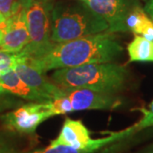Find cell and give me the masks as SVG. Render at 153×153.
I'll return each instance as SVG.
<instances>
[{
  "label": "cell",
  "mask_w": 153,
  "mask_h": 153,
  "mask_svg": "<svg viewBox=\"0 0 153 153\" xmlns=\"http://www.w3.org/2000/svg\"><path fill=\"white\" fill-rule=\"evenodd\" d=\"M145 153H153V145L151 146V147L148 148L147 151H146Z\"/></svg>",
  "instance_id": "cell-21"
},
{
  "label": "cell",
  "mask_w": 153,
  "mask_h": 153,
  "mask_svg": "<svg viewBox=\"0 0 153 153\" xmlns=\"http://www.w3.org/2000/svg\"><path fill=\"white\" fill-rule=\"evenodd\" d=\"M24 0H0V14L4 19L12 16L21 7Z\"/></svg>",
  "instance_id": "cell-16"
},
{
  "label": "cell",
  "mask_w": 153,
  "mask_h": 153,
  "mask_svg": "<svg viewBox=\"0 0 153 153\" xmlns=\"http://www.w3.org/2000/svg\"><path fill=\"white\" fill-rule=\"evenodd\" d=\"M14 70L29 87L38 92L47 101L58 98L64 93V88L46 78L44 73L31 66L23 55L22 60L14 67Z\"/></svg>",
  "instance_id": "cell-9"
},
{
  "label": "cell",
  "mask_w": 153,
  "mask_h": 153,
  "mask_svg": "<svg viewBox=\"0 0 153 153\" xmlns=\"http://www.w3.org/2000/svg\"><path fill=\"white\" fill-rule=\"evenodd\" d=\"M124 140H122L110 144L107 146H105L100 151H99L98 153H119L123 147L124 146Z\"/></svg>",
  "instance_id": "cell-19"
},
{
  "label": "cell",
  "mask_w": 153,
  "mask_h": 153,
  "mask_svg": "<svg viewBox=\"0 0 153 153\" xmlns=\"http://www.w3.org/2000/svg\"><path fill=\"white\" fill-rule=\"evenodd\" d=\"M126 27L128 32L153 42V22L140 4H137L128 15Z\"/></svg>",
  "instance_id": "cell-11"
},
{
  "label": "cell",
  "mask_w": 153,
  "mask_h": 153,
  "mask_svg": "<svg viewBox=\"0 0 153 153\" xmlns=\"http://www.w3.org/2000/svg\"><path fill=\"white\" fill-rule=\"evenodd\" d=\"M104 20L80 1L76 4H54L51 16V40L60 44L104 33L108 30Z\"/></svg>",
  "instance_id": "cell-3"
},
{
  "label": "cell",
  "mask_w": 153,
  "mask_h": 153,
  "mask_svg": "<svg viewBox=\"0 0 153 153\" xmlns=\"http://www.w3.org/2000/svg\"><path fill=\"white\" fill-rule=\"evenodd\" d=\"M29 43L26 8L23 1L21 7L12 16L0 23V50L17 54Z\"/></svg>",
  "instance_id": "cell-8"
},
{
  "label": "cell",
  "mask_w": 153,
  "mask_h": 153,
  "mask_svg": "<svg viewBox=\"0 0 153 153\" xmlns=\"http://www.w3.org/2000/svg\"><path fill=\"white\" fill-rule=\"evenodd\" d=\"M22 104V100L0 88V113L10 111Z\"/></svg>",
  "instance_id": "cell-15"
},
{
  "label": "cell",
  "mask_w": 153,
  "mask_h": 153,
  "mask_svg": "<svg viewBox=\"0 0 153 153\" xmlns=\"http://www.w3.org/2000/svg\"><path fill=\"white\" fill-rule=\"evenodd\" d=\"M89 10L101 17L108 25L109 33H126V21L136 0H80Z\"/></svg>",
  "instance_id": "cell-7"
},
{
  "label": "cell",
  "mask_w": 153,
  "mask_h": 153,
  "mask_svg": "<svg viewBox=\"0 0 153 153\" xmlns=\"http://www.w3.org/2000/svg\"><path fill=\"white\" fill-rule=\"evenodd\" d=\"M4 20H5V19H4V17L2 16V15H1V14H0V23H1V22H3V21H4Z\"/></svg>",
  "instance_id": "cell-22"
},
{
  "label": "cell",
  "mask_w": 153,
  "mask_h": 153,
  "mask_svg": "<svg viewBox=\"0 0 153 153\" xmlns=\"http://www.w3.org/2000/svg\"><path fill=\"white\" fill-rule=\"evenodd\" d=\"M0 88L17 98L29 100L30 102L47 101L38 92L29 87L17 75L14 69L9 70L0 75Z\"/></svg>",
  "instance_id": "cell-10"
},
{
  "label": "cell",
  "mask_w": 153,
  "mask_h": 153,
  "mask_svg": "<svg viewBox=\"0 0 153 153\" xmlns=\"http://www.w3.org/2000/svg\"><path fill=\"white\" fill-rule=\"evenodd\" d=\"M29 43L20 54L33 58L43 54L54 44L51 40V16L54 4L51 1L24 0Z\"/></svg>",
  "instance_id": "cell-4"
},
{
  "label": "cell",
  "mask_w": 153,
  "mask_h": 153,
  "mask_svg": "<svg viewBox=\"0 0 153 153\" xmlns=\"http://www.w3.org/2000/svg\"><path fill=\"white\" fill-rule=\"evenodd\" d=\"M52 116L45 102H29L7 111L0 117L4 128L21 135H33L42 123Z\"/></svg>",
  "instance_id": "cell-6"
},
{
  "label": "cell",
  "mask_w": 153,
  "mask_h": 153,
  "mask_svg": "<svg viewBox=\"0 0 153 153\" xmlns=\"http://www.w3.org/2000/svg\"><path fill=\"white\" fill-rule=\"evenodd\" d=\"M97 152L91 149H77L66 146H52L42 149H38L29 153H95Z\"/></svg>",
  "instance_id": "cell-13"
},
{
  "label": "cell",
  "mask_w": 153,
  "mask_h": 153,
  "mask_svg": "<svg viewBox=\"0 0 153 153\" xmlns=\"http://www.w3.org/2000/svg\"><path fill=\"white\" fill-rule=\"evenodd\" d=\"M22 58V55L20 53L11 54L0 50V75L9 70L14 69Z\"/></svg>",
  "instance_id": "cell-14"
},
{
  "label": "cell",
  "mask_w": 153,
  "mask_h": 153,
  "mask_svg": "<svg viewBox=\"0 0 153 153\" xmlns=\"http://www.w3.org/2000/svg\"><path fill=\"white\" fill-rule=\"evenodd\" d=\"M141 111L143 112L142 119L134 125L137 132L153 126V101L150 104L148 109H141Z\"/></svg>",
  "instance_id": "cell-18"
},
{
  "label": "cell",
  "mask_w": 153,
  "mask_h": 153,
  "mask_svg": "<svg viewBox=\"0 0 153 153\" xmlns=\"http://www.w3.org/2000/svg\"><path fill=\"white\" fill-rule=\"evenodd\" d=\"M143 9L153 22V0H146Z\"/></svg>",
  "instance_id": "cell-20"
},
{
  "label": "cell",
  "mask_w": 153,
  "mask_h": 153,
  "mask_svg": "<svg viewBox=\"0 0 153 153\" xmlns=\"http://www.w3.org/2000/svg\"><path fill=\"white\" fill-rule=\"evenodd\" d=\"M113 33L108 31L71 41L52 44L43 54L26 60L42 73L94 63L112 62L123 53Z\"/></svg>",
  "instance_id": "cell-1"
},
{
  "label": "cell",
  "mask_w": 153,
  "mask_h": 153,
  "mask_svg": "<svg viewBox=\"0 0 153 153\" xmlns=\"http://www.w3.org/2000/svg\"><path fill=\"white\" fill-rule=\"evenodd\" d=\"M120 105V100L115 94L88 88H64L61 96L47 101L52 117L86 110H111Z\"/></svg>",
  "instance_id": "cell-5"
},
{
  "label": "cell",
  "mask_w": 153,
  "mask_h": 153,
  "mask_svg": "<svg viewBox=\"0 0 153 153\" xmlns=\"http://www.w3.org/2000/svg\"><path fill=\"white\" fill-rule=\"evenodd\" d=\"M0 153H24L15 141L4 134L0 133Z\"/></svg>",
  "instance_id": "cell-17"
},
{
  "label": "cell",
  "mask_w": 153,
  "mask_h": 153,
  "mask_svg": "<svg viewBox=\"0 0 153 153\" xmlns=\"http://www.w3.org/2000/svg\"><path fill=\"white\" fill-rule=\"evenodd\" d=\"M128 53L129 61H153V42L140 35L134 38L128 44Z\"/></svg>",
  "instance_id": "cell-12"
},
{
  "label": "cell",
  "mask_w": 153,
  "mask_h": 153,
  "mask_svg": "<svg viewBox=\"0 0 153 153\" xmlns=\"http://www.w3.org/2000/svg\"><path fill=\"white\" fill-rule=\"evenodd\" d=\"M128 76L125 66L108 62L57 69L50 80L63 88H88L116 94L125 88Z\"/></svg>",
  "instance_id": "cell-2"
},
{
  "label": "cell",
  "mask_w": 153,
  "mask_h": 153,
  "mask_svg": "<svg viewBox=\"0 0 153 153\" xmlns=\"http://www.w3.org/2000/svg\"><path fill=\"white\" fill-rule=\"evenodd\" d=\"M38 1H41V2H48V1H51V0H38Z\"/></svg>",
  "instance_id": "cell-23"
}]
</instances>
